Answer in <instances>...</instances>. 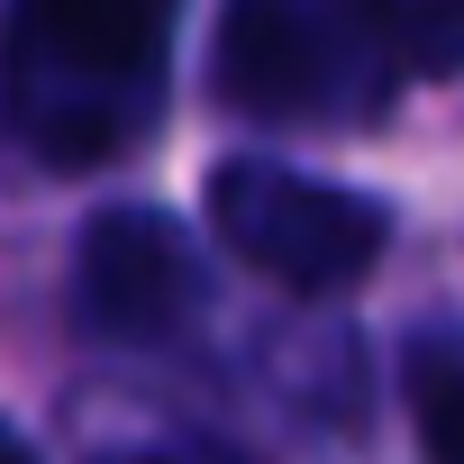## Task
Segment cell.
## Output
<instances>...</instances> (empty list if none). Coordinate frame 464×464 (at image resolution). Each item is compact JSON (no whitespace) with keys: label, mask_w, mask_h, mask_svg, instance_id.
I'll return each instance as SVG.
<instances>
[{"label":"cell","mask_w":464,"mask_h":464,"mask_svg":"<svg viewBox=\"0 0 464 464\" xmlns=\"http://www.w3.org/2000/svg\"><path fill=\"white\" fill-rule=\"evenodd\" d=\"M92 464H246V455H227V446H209V437H146V446H110V455H92Z\"/></svg>","instance_id":"obj_7"},{"label":"cell","mask_w":464,"mask_h":464,"mask_svg":"<svg viewBox=\"0 0 464 464\" xmlns=\"http://www.w3.org/2000/svg\"><path fill=\"white\" fill-rule=\"evenodd\" d=\"M373 37L401 73H455L464 64V10L455 0H364Z\"/></svg>","instance_id":"obj_5"},{"label":"cell","mask_w":464,"mask_h":464,"mask_svg":"<svg viewBox=\"0 0 464 464\" xmlns=\"http://www.w3.org/2000/svg\"><path fill=\"white\" fill-rule=\"evenodd\" d=\"M73 292H82V319L101 337H128V346H155L173 337L191 310H200V256L182 246V227L146 200H119L82 227V256H73Z\"/></svg>","instance_id":"obj_4"},{"label":"cell","mask_w":464,"mask_h":464,"mask_svg":"<svg viewBox=\"0 0 464 464\" xmlns=\"http://www.w3.org/2000/svg\"><path fill=\"white\" fill-rule=\"evenodd\" d=\"M209 82L227 110L256 119H373L401 82V64L373 37V10H292V0H237L218 19Z\"/></svg>","instance_id":"obj_2"},{"label":"cell","mask_w":464,"mask_h":464,"mask_svg":"<svg viewBox=\"0 0 464 464\" xmlns=\"http://www.w3.org/2000/svg\"><path fill=\"white\" fill-rule=\"evenodd\" d=\"M209 227L227 237V256H246L256 274H274L292 292L364 283L382 265V237H392L382 200L319 182V173H292V164H265V155H237L209 173Z\"/></svg>","instance_id":"obj_3"},{"label":"cell","mask_w":464,"mask_h":464,"mask_svg":"<svg viewBox=\"0 0 464 464\" xmlns=\"http://www.w3.org/2000/svg\"><path fill=\"white\" fill-rule=\"evenodd\" d=\"M0 464H37V455H28V446L10 437V419H0Z\"/></svg>","instance_id":"obj_8"},{"label":"cell","mask_w":464,"mask_h":464,"mask_svg":"<svg viewBox=\"0 0 464 464\" xmlns=\"http://www.w3.org/2000/svg\"><path fill=\"white\" fill-rule=\"evenodd\" d=\"M164 46L155 0H19L0 19V110L64 173L110 164L164 110Z\"/></svg>","instance_id":"obj_1"},{"label":"cell","mask_w":464,"mask_h":464,"mask_svg":"<svg viewBox=\"0 0 464 464\" xmlns=\"http://www.w3.org/2000/svg\"><path fill=\"white\" fill-rule=\"evenodd\" d=\"M410 419L437 464H464V346L455 337H428L410 355Z\"/></svg>","instance_id":"obj_6"}]
</instances>
